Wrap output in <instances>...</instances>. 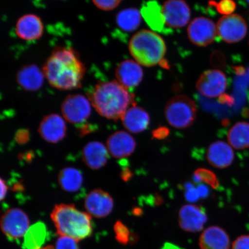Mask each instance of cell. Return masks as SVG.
<instances>
[{
	"instance_id": "obj_9",
	"label": "cell",
	"mask_w": 249,
	"mask_h": 249,
	"mask_svg": "<svg viewBox=\"0 0 249 249\" xmlns=\"http://www.w3.org/2000/svg\"><path fill=\"white\" fill-rule=\"evenodd\" d=\"M227 86V77L222 71L210 70L201 74L196 87L205 97L214 98L225 93Z\"/></svg>"
},
{
	"instance_id": "obj_4",
	"label": "cell",
	"mask_w": 249,
	"mask_h": 249,
	"mask_svg": "<svg viewBox=\"0 0 249 249\" xmlns=\"http://www.w3.org/2000/svg\"><path fill=\"white\" fill-rule=\"evenodd\" d=\"M130 54L140 65L154 67L163 61L166 53L164 40L154 31L142 30L130 40Z\"/></svg>"
},
{
	"instance_id": "obj_6",
	"label": "cell",
	"mask_w": 249,
	"mask_h": 249,
	"mask_svg": "<svg viewBox=\"0 0 249 249\" xmlns=\"http://www.w3.org/2000/svg\"><path fill=\"white\" fill-rule=\"evenodd\" d=\"M61 111L65 120L71 124H85L91 113V104L85 96L74 94L68 96L61 106Z\"/></svg>"
},
{
	"instance_id": "obj_5",
	"label": "cell",
	"mask_w": 249,
	"mask_h": 249,
	"mask_svg": "<svg viewBox=\"0 0 249 249\" xmlns=\"http://www.w3.org/2000/svg\"><path fill=\"white\" fill-rule=\"evenodd\" d=\"M164 114L171 126L178 129H186L194 124L197 117V107L188 96L178 95L168 101Z\"/></svg>"
},
{
	"instance_id": "obj_31",
	"label": "cell",
	"mask_w": 249,
	"mask_h": 249,
	"mask_svg": "<svg viewBox=\"0 0 249 249\" xmlns=\"http://www.w3.org/2000/svg\"><path fill=\"white\" fill-rule=\"evenodd\" d=\"M121 1L122 0H92L96 7L105 11L113 10L120 5Z\"/></svg>"
},
{
	"instance_id": "obj_14",
	"label": "cell",
	"mask_w": 249,
	"mask_h": 249,
	"mask_svg": "<svg viewBox=\"0 0 249 249\" xmlns=\"http://www.w3.org/2000/svg\"><path fill=\"white\" fill-rule=\"evenodd\" d=\"M38 132L46 142L55 144L63 140L66 136V124L59 115L50 114L43 118L40 122Z\"/></svg>"
},
{
	"instance_id": "obj_27",
	"label": "cell",
	"mask_w": 249,
	"mask_h": 249,
	"mask_svg": "<svg viewBox=\"0 0 249 249\" xmlns=\"http://www.w3.org/2000/svg\"><path fill=\"white\" fill-rule=\"evenodd\" d=\"M142 22V14L134 8L123 9L116 17L118 26L124 32L132 33L140 27Z\"/></svg>"
},
{
	"instance_id": "obj_42",
	"label": "cell",
	"mask_w": 249,
	"mask_h": 249,
	"mask_svg": "<svg viewBox=\"0 0 249 249\" xmlns=\"http://www.w3.org/2000/svg\"><path fill=\"white\" fill-rule=\"evenodd\" d=\"M246 4L249 6V0H245Z\"/></svg>"
},
{
	"instance_id": "obj_19",
	"label": "cell",
	"mask_w": 249,
	"mask_h": 249,
	"mask_svg": "<svg viewBox=\"0 0 249 249\" xmlns=\"http://www.w3.org/2000/svg\"><path fill=\"white\" fill-rule=\"evenodd\" d=\"M121 119L124 128L133 133L144 131L150 123V117L147 112L135 105L127 109Z\"/></svg>"
},
{
	"instance_id": "obj_39",
	"label": "cell",
	"mask_w": 249,
	"mask_h": 249,
	"mask_svg": "<svg viewBox=\"0 0 249 249\" xmlns=\"http://www.w3.org/2000/svg\"><path fill=\"white\" fill-rule=\"evenodd\" d=\"M121 176L124 181H127V180H129L132 177V173L129 169H126L123 171Z\"/></svg>"
},
{
	"instance_id": "obj_12",
	"label": "cell",
	"mask_w": 249,
	"mask_h": 249,
	"mask_svg": "<svg viewBox=\"0 0 249 249\" xmlns=\"http://www.w3.org/2000/svg\"><path fill=\"white\" fill-rule=\"evenodd\" d=\"M179 225L187 232H196L201 231L207 221L205 211L198 205H183L179 212Z\"/></svg>"
},
{
	"instance_id": "obj_16",
	"label": "cell",
	"mask_w": 249,
	"mask_h": 249,
	"mask_svg": "<svg viewBox=\"0 0 249 249\" xmlns=\"http://www.w3.org/2000/svg\"><path fill=\"white\" fill-rule=\"evenodd\" d=\"M144 72L139 64L133 60H124L116 71L117 81L127 89L135 88L142 82Z\"/></svg>"
},
{
	"instance_id": "obj_17",
	"label": "cell",
	"mask_w": 249,
	"mask_h": 249,
	"mask_svg": "<svg viewBox=\"0 0 249 249\" xmlns=\"http://www.w3.org/2000/svg\"><path fill=\"white\" fill-rule=\"evenodd\" d=\"M43 30L42 21L38 16L34 14L23 16L16 25V33L18 38L28 41L41 38Z\"/></svg>"
},
{
	"instance_id": "obj_11",
	"label": "cell",
	"mask_w": 249,
	"mask_h": 249,
	"mask_svg": "<svg viewBox=\"0 0 249 249\" xmlns=\"http://www.w3.org/2000/svg\"><path fill=\"white\" fill-rule=\"evenodd\" d=\"M165 22L173 29H181L189 23L191 11L185 0H166L162 6Z\"/></svg>"
},
{
	"instance_id": "obj_22",
	"label": "cell",
	"mask_w": 249,
	"mask_h": 249,
	"mask_svg": "<svg viewBox=\"0 0 249 249\" xmlns=\"http://www.w3.org/2000/svg\"><path fill=\"white\" fill-rule=\"evenodd\" d=\"M44 73L36 65H29L18 71L17 80L21 88L29 91H37L41 88L45 77Z\"/></svg>"
},
{
	"instance_id": "obj_10",
	"label": "cell",
	"mask_w": 249,
	"mask_h": 249,
	"mask_svg": "<svg viewBox=\"0 0 249 249\" xmlns=\"http://www.w3.org/2000/svg\"><path fill=\"white\" fill-rule=\"evenodd\" d=\"M187 32L190 41L199 47L211 45L217 34V27L213 21L203 17L195 18L190 23Z\"/></svg>"
},
{
	"instance_id": "obj_41",
	"label": "cell",
	"mask_w": 249,
	"mask_h": 249,
	"mask_svg": "<svg viewBox=\"0 0 249 249\" xmlns=\"http://www.w3.org/2000/svg\"><path fill=\"white\" fill-rule=\"evenodd\" d=\"M55 249L54 248L53 246L48 245V246H47V247H45L44 248H42L41 249Z\"/></svg>"
},
{
	"instance_id": "obj_8",
	"label": "cell",
	"mask_w": 249,
	"mask_h": 249,
	"mask_svg": "<svg viewBox=\"0 0 249 249\" xmlns=\"http://www.w3.org/2000/svg\"><path fill=\"white\" fill-rule=\"evenodd\" d=\"M1 228L11 240H18L26 234L30 228L29 217L18 208H11L2 214Z\"/></svg>"
},
{
	"instance_id": "obj_37",
	"label": "cell",
	"mask_w": 249,
	"mask_h": 249,
	"mask_svg": "<svg viewBox=\"0 0 249 249\" xmlns=\"http://www.w3.org/2000/svg\"><path fill=\"white\" fill-rule=\"evenodd\" d=\"M94 129V127H93L91 124H83L79 127V134H80L81 135L84 136L86 135V134L91 132Z\"/></svg>"
},
{
	"instance_id": "obj_34",
	"label": "cell",
	"mask_w": 249,
	"mask_h": 249,
	"mask_svg": "<svg viewBox=\"0 0 249 249\" xmlns=\"http://www.w3.org/2000/svg\"><path fill=\"white\" fill-rule=\"evenodd\" d=\"M232 249H249V235L239 236L233 242Z\"/></svg>"
},
{
	"instance_id": "obj_29",
	"label": "cell",
	"mask_w": 249,
	"mask_h": 249,
	"mask_svg": "<svg viewBox=\"0 0 249 249\" xmlns=\"http://www.w3.org/2000/svg\"><path fill=\"white\" fill-rule=\"evenodd\" d=\"M210 5L215 7L220 14L225 15H231L236 7V3L233 0H220L219 2L211 1Z\"/></svg>"
},
{
	"instance_id": "obj_25",
	"label": "cell",
	"mask_w": 249,
	"mask_h": 249,
	"mask_svg": "<svg viewBox=\"0 0 249 249\" xmlns=\"http://www.w3.org/2000/svg\"><path fill=\"white\" fill-rule=\"evenodd\" d=\"M229 144L236 149L249 147V123L239 122L233 125L227 133Z\"/></svg>"
},
{
	"instance_id": "obj_13",
	"label": "cell",
	"mask_w": 249,
	"mask_h": 249,
	"mask_svg": "<svg viewBox=\"0 0 249 249\" xmlns=\"http://www.w3.org/2000/svg\"><path fill=\"white\" fill-rule=\"evenodd\" d=\"M85 206L90 215L97 218L107 217L114 207L111 196L101 189H95L86 196Z\"/></svg>"
},
{
	"instance_id": "obj_26",
	"label": "cell",
	"mask_w": 249,
	"mask_h": 249,
	"mask_svg": "<svg viewBox=\"0 0 249 249\" xmlns=\"http://www.w3.org/2000/svg\"><path fill=\"white\" fill-rule=\"evenodd\" d=\"M48 231L42 222H38L31 226L24 236V249H40L46 242Z\"/></svg>"
},
{
	"instance_id": "obj_2",
	"label": "cell",
	"mask_w": 249,
	"mask_h": 249,
	"mask_svg": "<svg viewBox=\"0 0 249 249\" xmlns=\"http://www.w3.org/2000/svg\"><path fill=\"white\" fill-rule=\"evenodd\" d=\"M88 96L96 111L112 120L121 118L135 102L134 95L117 80L96 84L88 92Z\"/></svg>"
},
{
	"instance_id": "obj_23",
	"label": "cell",
	"mask_w": 249,
	"mask_h": 249,
	"mask_svg": "<svg viewBox=\"0 0 249 249\" xmlns=\"http://www.w3.org/2000/svg\"><path fill=\"white\" fill-rule=\"evenodd\" d=\"M141 14L145 22L151 29L161 32L166 24L162 7L155 0H151L142 5Z\"/></svg>"
},
{
	"instance_id": "obj_3",
	"label": "cell",
	"mask_w": 249,
	"mask_h": 249,
	"mask_svg": "<svg viewBox=\"0 0 249 249\" xmlns=\"http://www.w3.org/2000/svg\"><path fill=\"white\" fill-rule=\"evenodd\" d=\"M51 218L59 235L68 236L77 242L91 235V216L78 210L73 205H56Z\"/></svg>"
},
{
	"instance_id": "obj_1",
	"label": "cell",
	"mask_w": 249,
	"mask_h": 249,
	"mask_svg": "<svg viewBox=\"0 0 249 249\" xmlns=\"http://www.w3.org/2000/svg\"><path fill=\"white\" fill-rule=\"evenodd\" d=\"M43 71L50 85L62 90L80 88L86 68L71 47H57L52 52Z\"/></svg>"
},
{
	"instance_id": "obj_21",
	"label": "cell",
	"mask_w": 249,
	"mask_h": 249,
	"mask_svg": "<svg viewBox=\"0 0 249 249\" xmlns=\"http://www.w3.org/2000/svg\"><path fill=\"white\" fill-rule=\"evenodd\" d=\"M108 152L107 148L102 143L90 142L83 148V161L90 169L98 170L107 164L108 158Z\"/></svg>"
},
{
	"instance_id": "obj_28",
	"label": "cell",
	"mask_w": 249,
	"mask_h": 249,
	"mask_svg": "<svg viewBox=\"0 0 249 249\" xmlns=\"http://www.w3.org/2000/svg\"><path fill=\"white\" fill-rule=\"evenodd\" d=\"M194 179L196 182H203L214 189H217L219 186V181L216 174L210 170H196L194 173Z\"/></svg>"
},
{
	"instance_id": "obj_20",
	"label": "cell",
	"mask_w": 249,
	"mask_h": 249,
	"mask_svg": "<svg viewBox=\"0 0 249 249\" xmlns=\"http://www.w3.org/2000/svg\"><path fill=\"white\" fill-rule=\"evenodd\" d=\"M199 245L201 249H229V236L220 227L211 226L202 233Z\"/></svg>"
},
{
	"instance_id": "obj_40",
	"label": "cell",
	"mask_w": 249,
	"mask_h": 249,
	"mask_svg": "<svg viewBox=\"0 0 249 249\" xmlns=\"http://www.w3.org/2000/svg\"><path fill=\"white\" fill-rule=\"evenodd\" d=\"M163 249H179L178 248L174 246L173 245L167 244L164 246Z\"/></svg>"
},
{
	"instance_id": "obj_15",
	"label": "cell",
	"mask_w": 249,
	"mask_h": 249,
	"mask_svg": "<svg viewBox=\"0 0 249 249\" xmlns=\"http://www.w3.org/2000/svg\"><path fill=\"white\" fill-rule=\"evenodd\" d=\"M107 147L112 157L123 159L128 157L133 153L136 147V142L128 133L117 131L109 136Z\"/></svg>"
},
{
	"instance_id": "obj_33",
	"label": "cell",
	"mask_w": 249,
	"mask_h": 249,
	"mask_svg": "<svg viewBox=\"0 0 249 249\" xmlns=\"http://www.w3.org/2000/svg\"><path fill=\"white\" fill-rule=\"evenodd\" d=\"M185 196L186 200L191 202H196L201 198L198 186L195 188L191 184L186 186Z\"/></svg>"
},
{
	"instance_id": "obj_24",
	"label": "cell",
	"mask_w": 249,
	"mask_h": 249,
	"mask_svg": "<svg viewBox=\"0 0 249 249\" xmlns=\"http://www.w3.org/2000/svg\"><path fill=\"white\" fill-rule=\"evenodd\" d=\"M58 180L61 188L64 191L71 193L79 191L83 183L82 172L73 167H66L61 170Z\"/></svg>"
},
{
	"instance_id": "obj_32",
	"label": "cell",
	"mask_w": 249,
	"mask_h": 249,
	"mask_svg": "<svg viewBox=\"0 0 249 249\" xmlns=\"http://www.w3.org/2000/svg\"><path fill=\"white\" fill-rule=\"evenodd\" d=\"M56 249H79L77 241L68 236H61L56 242Z\"/></svg>"
},
{
	"instance_id": "obj_35",
	"label": "cell",
	"mask_w": 249,
	"mask_h": 249,
	"mask_svg": "<svg viewBox=\"0 0 249 249\" xmlns=\"http://www.w3.org/2000/svg\"><path fill=\"white\" fill-rule=\"evenodd\" d=\"M15 139L18 144H26L30 140V133L29 130H18L17 133H16Z\"/></svg>"
},
{
	"instance_id": "obj_30",
	"label": "cell",
	"mask_w": 249,
	"mask_h": 249,
	"mask_svg": "<svg viewBox=\"0 0 249 249\" xmlns=\"http://www.w3.org/2000/svg\"><path fill=\"white\" fill-rule=\"evenodd\" d=\"M116 240L122 245H127L130 240V232L128 228L121 222L117 221L114 227Z\"/></svg>"
},
{
	"instance_id": "obj_18",
	"label": "cell",
	"mask_w": 249,
	"mask_h": 249,
	"mask_svg": "<svg viewBox=\"0 0 249 249\" xmlns=\"http://www.w3.org/2000/svg\"><path fill=\"white\" fill-rule=\"evenodd\" d=\"M231 145L222 141L213 143L208 147L207 158L212 166L225 169L231 165L234 160V153Z\"/></svg>"
},
{
	"instance_id": "obj_38",
	"label": "cell",
	"mask_w": 249,
	"mask_h": 249,
	"mask_svg": "<svg viewBox=\"0 0 249 249\" xmlns=\"http://www.w3.org/2000/svg\"><path fill=\"white\" fill-rule=\"evenodd\" d=\"M1 200H2L5 197L6 195L7 194L8 186L4 179H1Z\"/></svg>"
},
{
	"instance_id": "obj_36",
	"label": "cell",
	"mask_w": 249,
	"mask_h": 249,
	"mask_svg": "<svg viewBox=\"0 0 249 249\" xmlns=\"http://www.w3.org/2000/svg\"><path fill=\"white\" fill-rule=\"evenodd\" d=\"M170 130L166 127H160L152 132V138L161 140L166 138L169 136Z\"/></svg>"
},
{
	"instance_id": "obj_7",
	"label": "cell",
	"mask_w": 249,
	"mask_h": 249,
	"mask_svg": "<svg viewBox=\"0 0 249 249\" xmlns=\"http://www.w3.org/2000/svg\"><path fill=\"white\" fill-rule=\"evenodd\" d=\"M217 33L226 43L240 42L247 35L248 26L241 16L231 14L224 16L217 23Z\"/></svg>"
}]
</instances>
